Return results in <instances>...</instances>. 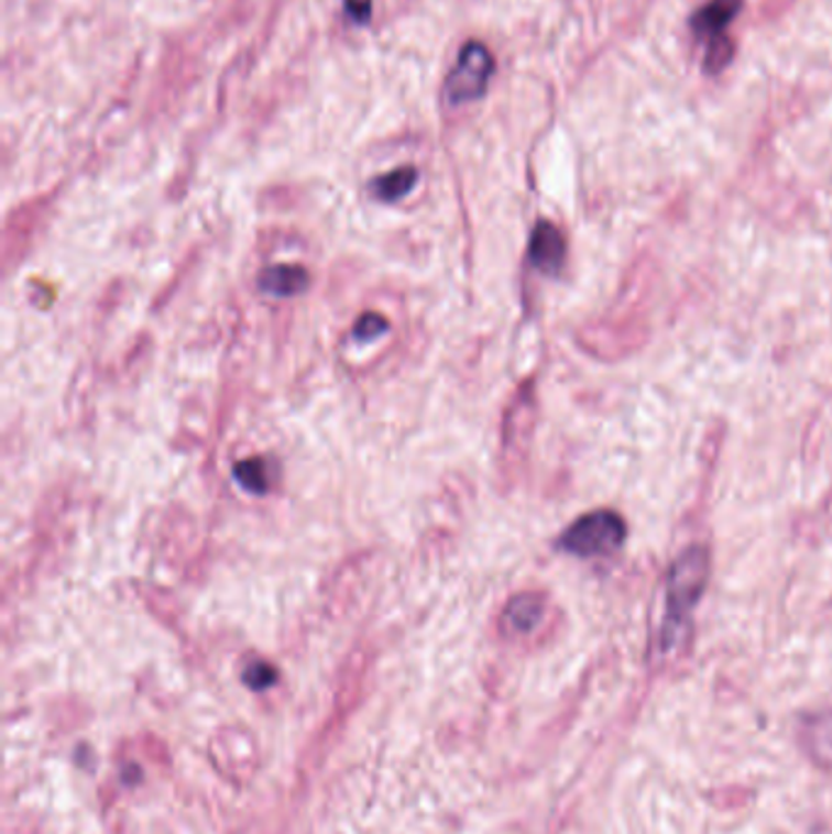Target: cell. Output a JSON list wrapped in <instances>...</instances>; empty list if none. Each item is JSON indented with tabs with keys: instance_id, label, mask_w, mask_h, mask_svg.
Returning a JSON list of instances; mask_svg holds the SVG:
<instances>
[{
	"instance_id": "9",
	"label": "cell",
	"mask_w": 832,
	"mask_h": 834,
	"mask_svg": "<svg viewBox=\"0 0 832 834\" xmlns=\"http://www.w3.org/2000/svg\"><path fill=\"white\" fill-rule=\"evenodd\" d=\"M415 182H418V172H415L413 166H401V168H396V172L379 176L376 182L371 184V190H374L376 198L391 202V200H398L406 194H410V188L415 186Z\"/></svg>"
},
{
	"instance_id": "7",
	"label": "cell",
	"mask_w": 832,
	"mask_h": 834,
	"mask_svg": "<svg viewBox=\"0 0 832 834\" xmlns=\"http://www.w3.org/2000/svg\"><path fill=\"white\" fill-rule=\"evenodd\" d=\"M740 8L742 0H711L693 15L691 28L696 30V35H723V30L735 20Z\"/></svg>"
},
{
	"instance_id": "12",
	"label": "cell",
	"mask_w": 832,
	"mask_h": 834,
	"mask_svg": "<svg viewBox=\"0 0 832 834\" xmlns=\"http://www.w3.org/2000/svg\"><path fill=\"white\" fill-rule=\"evenodd\" d=\"M733 54H735V42L730 40L727 35H715L711 37V44H708V52H705V62H703V72L705 74H718L723 72L725 66L733 62Z\"/></svg>"
},
{
	"instance_id": "1",
	"label": "cell",
	"mask_w": 832,
	"mask_h": 834,
	"mask_svg": "<svg viewBox=\"0 0 832 834\" xmlns=\"http://www.w3.org/2000/svg\"><path fill=\"white\" fill-rule=\"evenodd\" d=\"M708 569H711V559L703 547H691L674 561L669 573V615H667V629H677L693 605L699 603L701 593L708 583ZM665 629V633H667Z\"/></svg>"
},
{
	"instance_id": "14",
	"label": "cell",
	"mask_w": 832,
	"mask_h": 834,
	"mask_svg": "<svg viewBox=\"0 0 832 834\" xmlns=\"http://www.w3.org/2000/svg\"><path fill=\"white\" fill-rule=\"evenodd\" d=\"M244 681H247V685H252V689L262 691V689H266V685H272L276 681V669L269 667V663H264V661H256L244 671Z\"/></svg>"
},
{
	"instance_id": "8",
	"label": "cell",
	"mask_w": 832,
	"mask_h": 834,
	"mask_svg": "<svg viewBox=\"0 0 832 834\" xmlns=\"http://www.w3.org/2000/svg\"><path fill=\"white\" fill-rule=\"evenodd\" d=\"M260 284L266 293H274V296H296V293L308 288V272L303 266L281 264L266 268Z\"/></svg>"
},
{
	"instance_id": "3",
	"label": "cell",
	"mask_w": 832,
	"mask_h": 834,
	"mask_svg": "<svg viewBox=\"0 0 832 834\" xmlns=\"http://www.w3.org/2000/svg\"><path fill=\"white\" fill-rule=\"evenodd\" d=\"M625 523L623 517L611 511H599L583 515L581 520L573 523L565 537H561V547L569 555L591 559V557H605L615 551L625 542Z\"/></svg>"
},
{
	"instance_id": "6",
	"label": "cell",
	"mask_w": 832,
	"mask_h": 834,
	"mask_svg": "<svg viewBox=\"0 0 832 834\" xmlns=\"http://www.w3.org/2000/svg\"><path fill=\"white\" fill-rule=\"evenodd\" d=\"M543 617H545V599L543 595L521 593V595H515L508 605H505L503 623H505V627L511 629V633L527 635V633H533L539 623H543Z\"/></svg>"
},
{
	"instance_id": "10",
	"label": "cell",
	"mask_w": 832,
	"mask_h": 834,
	"mask_svg": "<svg viewBox=\"0 0 832 834\" xmlns=\"http://www.w3.org/2000/svg\"><path fill=\"white\" fill-rule=\"evenodd\" d=\"M234 479L240 486L252 493L269 491V464L264 459H247L234 467Z\"/></svg>"
},
{
	"instance_id": "2",
	"label": "cell",
	"mask_w": 832,
	"mask_h": 834,
	"mask_svg": "<svg viewBox=\"0 0 832 834\" xmlns=\"http://www.w3.org/2000/svg\"><path fill=\"white\" fill-rule=\"evenodd\" d=\"M210 761L222 779L247 783L260 771V742L244 727H222L210 739Z\"/></svg>"
},
{
	"instance_id": "15",
	"label": "cell",
	"mask_w": 832,
	"mask_h": 834,
	"mask_svg": "<svg viewBox=\"0 0 832 834\" xmlns=\"http://www.w3.org/2000/svg\"><path fill=\"white\" fill-rule=\"evenodd\" d=\"M371 10H374V3H371V0H344V13L354 22V25H366L371 18Z\"/></svg>"
},
{
	"instance_id": "5",
	"label": "cell",
	"mask_w": 832,
	"mask_h": 834,
	"mask_svg": "<svg viewBox=\"0 0 832 834\" xmlns=\"http://www.w3.org/2000/svg\"><path fill=\"white\" fill-rule=\"evenodd\" d=\"M567 259L565 237L555 228L552 222H537L530 237V262L543 274L555 276L561 272Z\"/></svg>"
},
{
	"instance_id": "13",
	"label": "cell",
	"mask_w": 832,
	"mask_h": 834,
	"mask_svg": "<svg viewBox=\"0 0 832 834\" xmlns=\"http://www.w3.org/2000/svg\"><path fill=\"white\" fill-rule=\"evenodd\" d=\"M388 330V322L384 315H376V312H366L359 318L357 327H354V337L359 342H369V340H376L379 334H384Z\"/></svg>"
},
{
	"instance_id": "4",
	"label": "cell",
	"mask_w": 832,
	"mask_h": 834,
	"mask_svg": "<svg viewBox=\"0 0 832 834\" xmlns=\"http://www.w3.org/2000/svg\"><path fill=\"white\" fill-rule=\"evenodd\" d=\"M493 54L481 42H469L459 52L455 69L449 72L445 84V98L449 106H462L486 94V86L493 76Z\"/></svg>"
},
{
	"instance_id": "11",
	"label": "cell",
	"mask_w": 832,
	"mask_h": 834,
	"mask_svg": "<svg viewBox=\"0 0 832 834\" xmlns=\"http://www.w3.org/2000/svg\"><path fill=\"white\" fill-rule=\"evenodd\" d=\"M806 739L813 757L832 766V715L818 720V723L808 729Z\"/></svg>"
}]
</instances>
